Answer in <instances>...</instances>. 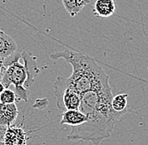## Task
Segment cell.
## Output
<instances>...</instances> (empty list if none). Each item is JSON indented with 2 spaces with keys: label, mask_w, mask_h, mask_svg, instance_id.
<instances>
[{
  "label": "cell",
  "mask_w": 148,
  "mask_h": 145,
  "mask_svg": "<svg viewBox=\"0 0 148 145\" xmlns=\"http://www.w3.org/2000/svg\"><path fill=\"white\" fill-rule=\"evenodd\" d=\"M20 59H22V54L18 51L6 57L8 68L1 81L5 89H9L11 85H14V88L25 86L27 80V71L24 63H20Z\"/></svg>",
  "instance_id": "3"
},
{
  "label": "cell",
  "mask_w": 148,
  "mask_h": 145,
  "mask_svg": "<svg viewBox=\"0 0 148 145\" xmlns=\"http://www.w3.org/2000/svg\"><path fill=\"white\" fill-rule=\"evenodd\" d=\"M88 121V118L79 110H66L62 112L61 125H67L70 127H77L82 125Z\"/></svg>",
  "instance_id": "9"
},
{
  "label": "cell",
  "mask_w": 148,
  "mask_h": 145,
  "mask_svg": "<svg viewBox=\"0 0 148 145\" xmlns=\"http://www.w3.org/2000/svg\"><path fill=\"white\" fill-rule=\"evenodd\" d=\"M7 68H8V65L6 62V58L0 57V82L2 81Z\"/></svg>",
  "instance_id": "14"
},
{
  "label": "cell",
  "mask_w": 148,
  "mask_h": 145,
  "mask_svg": "<svg viewBox=\"0 0 148 145\" xmlns=\"http://www.w3.org/2000/svg\"><path fill=\"white\" fill-rule=\"evenodd\" d=\"M53 87L58 108L63 112L66 110H79L81 105L80 94L73 89L63 87L55 82Z\"/></svg>",
  "instance_id": "4"
},
{
  "label": "cell",
  "mask_w": 148,
  "mask_h": 145,
  "mask_svg": "<svg viewBox=\"0 0 148 145\" xmlns=\"http://www.w3.org/2000/svg\"><path fill=\"white\" fill-rule=\"evenodd\" d=\"M50 57L54 61L63 59L73 67L71 76L56 77L55 83L63 87L82 95L87 91L110 86L109 75L91 56L77 51L63 50L53 53Z\"/></svg>",
  "instance_id": "2"
},
{
  "label": "cell",
  "mask_w": 148,
  "mask_h": 145,
  "mask_svg": "<svg viewBox=\"0 0 148 145\" xmlns=\"http://www.w3.org/2000/svg\"><path fill=\"white\" fill-rule=\"evenodd\" d=\"M6 128L7 127H3L0 126V141L3 142V135H4V133L6 131Z\"/></svg>",
  "instance_id": "15"
},
{
  "label": "cell",
  "mask_w": 148,
  "mask_h": 145,
  "mask_svg": "<svg viewBox=\"0 0 148 145\" xmlns=\"http://www.w3.org/2000/svg\"><path fill=\"white\" fill-rule=\"evenodd\" d=\"M116 11L114 0H96L92 8V14L100 18H110Z\"/></svg>",
  "instance_id": "8"
},
{
  "label": "cell",
  "mask_w": 148,
  "mask_h": 145,
  "mask_svg": "<svg viewBox=\"0 0 148 145\" xmlns=\"http://www.w3.org/2000/svg\"><path fill=\"white\" fill-rule=\"evenodd\" d=\"M4 90H5V87H4V86H3V84L0 82V94L4 91Z\"/></svg>",
  "instance_id": "16"
},
{
  "label": "cell",
  "mask_w": 148,
  "mask_h": 145,
  "mask_svg": "<svg viewBox=\"0 0 148 145\" xmlns=\"http://www.w3.org/2000/svg\"><path fill=\"white\" fill-rule=\"evenodd\" d=\"M22 60L27 71V80L25 83V87L29 89L31 85L35 82V79L40 75V70L36 63V57L27 51L21 52Z\"/></svg>",
  "instance_id": "6"
},
{
  "label": "cell",
  "mask_w": 148,
  "mask_h": 145,
  "mask_svg": "<svg viewBox=\"0 0 148 145\" xmlns=\"http://www.w3.org/2000/svg\"><path fill=\"white\" fill-rule=\"evenodd\" d=\"M16 97L14 91L10 89H5L0 94V102L3 104H12L15 103Z\"/></svg>",
  "instance_id": "13"
},
{
  "label": "cell",
  "mask_w": 148,
  "mask_h": 145,
  "mask_svg": "<svg viewBox=\"0 0 148 145\" xmlns=\"http://www.w3.org/2000/svg\"><path fill=\"white\" fill-rule=\"evenodd\" d=\"M127 98L128 94H119L113 97L111 101V107L115 112H127Z\"/></svg>",
  "instance_id": "12"
},
{
  "label": "cell",
  "mask_w": 148,
  "mask_h": 145,
  "mask_svg": "<svg viewBox=\"0 0 148 145\" xmlns=\"http://www.w3.org/2000/svg\"><path fill=\"white\" fill-rule=\"evenodd\" d=\"M90 3V0H62L66 11L71 17H75L83 9Z\"/></svg>",
  "instance_id": "11"
},
{
  "label": "cell",
  "mask_w": 148,
  "mask_h": 145,
  "mask_svg": "<svg viewBox=\"0 0 148 145\" xmlns=\"http://www.w3.org/2000/svg\"><path fill=\"white\" fill-rule=\"evenodd\" d=\"M0 145H4V144H3V142H1V141H0Z\"/></svg>",
  "instance_id": "17"
},
{
  "label": "cell",
  "mask_w": 148,
  "mask_h": 145,
  "mask_svg": "<svg viewBox=\"0 0 148 145\" xmlns=\"http://www.w3.org/2000/svg\"><path fill=\"white\" fill-rule=\"evenodd\" d=\"M18 116V110L15 103L3 104L0 102V126L8 127L13 125Z\"/></svg>",
  "instance_id": "7"
},
{
  "label": "cell",
  "mask_w": 148,
  "mask_h": 145,
  "mask_svg": "<svg viewBox=\"0 0 148 145\" xmlns=\"http://www.w3.org/2000/svg\"><path fill=\"white\" fill-rule=\"evenodd\" d=\"M113 94L110 86L92 90L81 95L79 111L85 114L88 121L82 125L72 127L67 140H81L99 145L109 138L116 123L125 112H115L111 107Z\"/></svg>",
  "instance_id": "1"
},
{
  "label": "cell",
  "mask_w": 148,
  "mask_h": 145,
  "mask_svg": "<svg viewBox=\"0 0 148 145\" xmlns=\"http://www.w3.org/2000/svg\"><path fill=\"white\" fill-rule=\"evenodd\" d=\"M3 143L4 145H28L27 133L22 126L14 123L6 128Z\"/></svg>",
  "instance_id": "5"
},
{
  "label": "cell",
  "mask_w": 148,
  "mask_h": 145,
  "mask_svg": "<svg viewBox=\"0 0 148 145\" xmlns=\"http://www.w3.org/2000/svg\"><path fill=\"white\" fill-rule=\"evenodd\" d=\"M18 46L14 39L0 29V57H8L17 52Z\"/></svg>",
  "instance_id": "10"
}]
</instances>
